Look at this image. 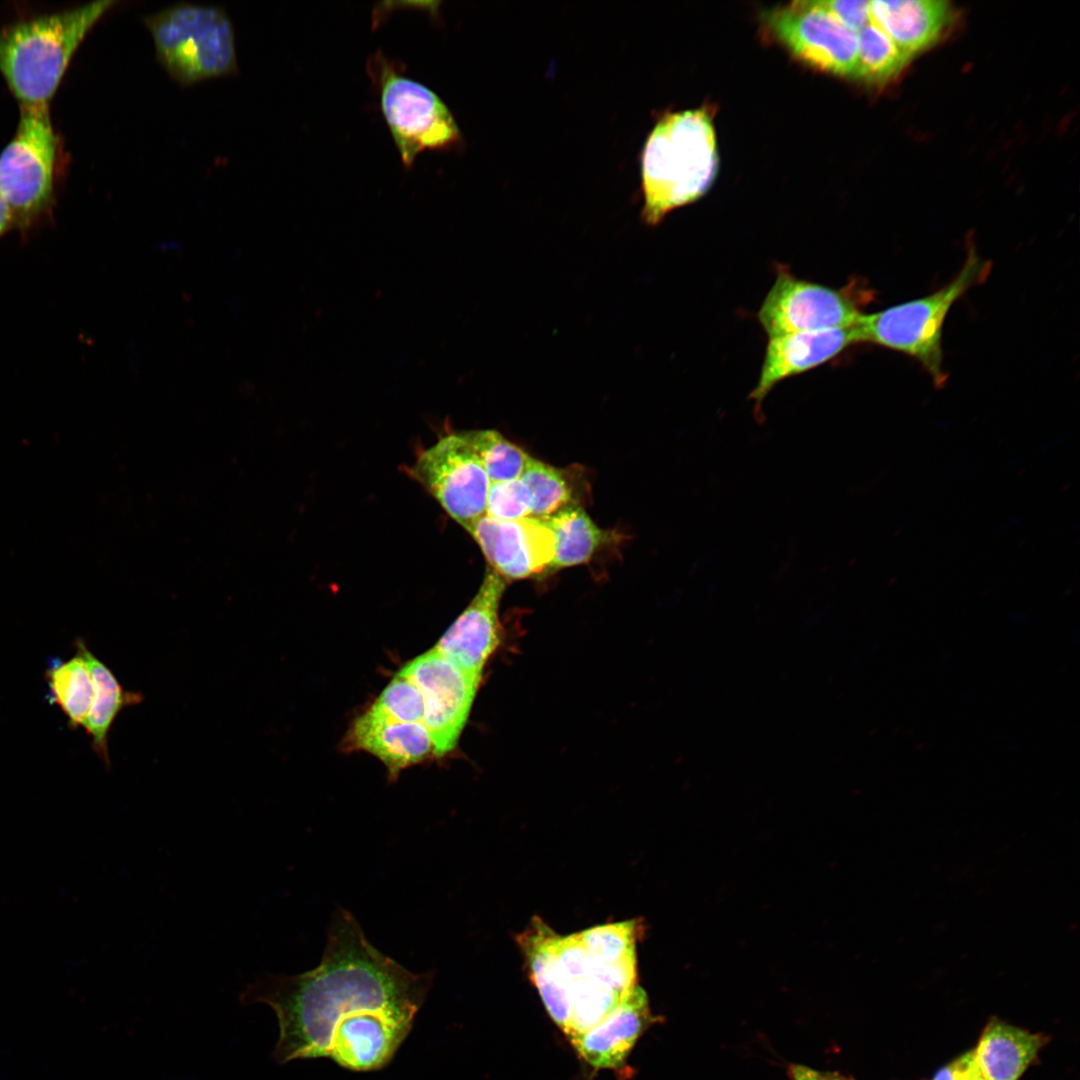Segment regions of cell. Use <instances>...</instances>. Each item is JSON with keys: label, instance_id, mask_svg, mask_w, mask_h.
Returning a JSON list of instances; mask_svg holds the SVG:
<instances>
[{"label": "cell", "instance_id": "obj_28", "mask_svg": "<svg viewBox=\"0 0 1080 1080\" xmlns=\"http://www.w3.org/2000/svg\"><path fill=\"white\" fill-rule=\"evenodd\" d=\"M812 2L855 32H858L871 22L870 1L820 0Z\"/></svg>", "mask_w": 1080, "mask_h": 1080}, {"label": "cell", "instance_id": "obj_12", "mask_svg": "<svg viewBox=\"0 0 1080 1080\" xmlns=\"http://www.w3.org/2000/svg\"><path fill=\"white\" fill-rule=\"evenodd\" d=\"M418 688L424 703L423 724L438 757L452 751L467 721L481 678L446 659L434 648L400 670Z\"/></svg>", "mask_w": 1080, "mask_h": 1080}, {"label": "cell", "instance_id": "obj_30", "mask_svg": "<svg viewBox=\"0 0 1080 1080\" xmlns=\"http://www.w3.org/2000/svg\"><path fill=\"white\" fill-rule=\"evenodd\" d=\"M789 1072L793 1080H849L837 1073L820 1072L804 1065H791Z\"/></svg>", "mask_w": 1080, "mask_h": 1080}, {"label": "cell", "instance_id": "obj_9", "mask_svg": "<svg viewBox=\"0 0 1080 1080\" xmlns=\"http://www.w3.org/2000/svg\"><path fill=\"white\" fill-rule=\"evenodd\" d=\"M874 297L861 279L840 288L802 279L778 264L773 285L758 311L768 338L805 331L852 327Z\"/></svg>", "mask_w": 1080, "mask_h": 1080}, {"label": "cell", "instance_id": "obj_22", "mask_svg": "<svg viewBox=\"0 0 1080 1080\" xmlns=\"http://www.w3.org/2000/svg\"><path fill=\"white\" fill-rule=\"evenodd\" d=\"M49 699L57 704L71 728L83 727L92 706L94 686L82 655L56 661L46 671Z\"/></svg>", "mask_w": 1080, "mask_h": 1080}, {"label": "cell", "instance_id": "obj_6", "mask_svg": "<svg viewBox=\"0 0 1080 1080\" xmlns=\"http://www.w3.org/2000/svg\"><path fill=\"white\" fill-rule=\"evenodd\" d=\"M142 19L158 61L179 84L237 73L234 27L223 7L179 2Z\"/></svg>", "mask_w": 1080, "mask_h": 1080}, {"label": "cell", "instance_id": "obj_4", "mask_svg": "<svg viewBox=\"0 0 1080 1080\" xmlns=\"http://www.w3.org/2000/svg\"><path fill=\"white\" fill-rule=\"evenodd\" d=\"M116 3L93 1L0 30V73L20 106L49 105L78 46Z\"/></svg>", "mask_w": 1080, "mask_h": 1080}, {"label": "cell", "instance_id": "obj_11", "mask_svg": "<svg viewBox=\"0 0 1080 1080\" xmlns=\"http://www.w3.org/2000/svg\"><path fill=\"white\" fill-rule=\"evenodd\" d=\"M775 37L800 60L824 72L854 77L858 34L812 1L764 14Z\"/></svg>", "mask_w": 1080, "mask_h": 1080}, {"label": "cell", "instance_id": "obj_20", "mask_svg": "<svg viewBox=\"0 0 1080 1080\" xmlns=\"http://www.w3.org/2000/svg\"><path fill=\"white\" fill-rule=\"evenodd\" d=\"M75 647L76 652L80 653L86 662L94 686L92 706L83 728L91 737L95 753L109 767V731L119 713L125 707L142 702L143 695L140 692L126 691L114 673L92 653L83 639H76Z\"/></svg>", "mask_w": 1080, "mask_h": 1080}, {"label": "cell", "instance_id": "obj_19", "mask_svg": "<svg viewBox=\"0 0 1080 1080\" xmlns=\"http://www.w3.org/2000/svg\"><path fill=\"white\" fill-rule=\"evenodd\" d=\"M1046 1040L1041 1033L991 1021L973 1050L980 1076L983 1080H1019Z\"/></svg>", "mask_w": 1080, "mask_h": 1080}, {"label": "cell", "instance_id": "obj_27", "mask_svg": "<svg viewBox=\"0 0 1080 1080\" xmlns=\"http://www.w3.org/2000/svg\"><path fill=\"white\" fill-rule=\"evenodd\" d=\"M532 495L521 479L490 484L485 515L503 521L521 520L531 515Z\"/></svg>", "mask_w": 1080, "mask_h": 1080}, {"label": "cell", "instance_id": "obj_26", "mask_svg": "<svg viewBox=\"0 0 1080 1080\" xmlns=\"http://www.w3.org/2000/svg\"><path fill=\"white\" fill-rule=\"evenodd\" d=\"M369 709L400 722H422L424 715L420 691L401 671L394 676Z\"/></svg>", "mask_w": 1080, "mask_h": 1080}, {"label": "cell", "instance_id": "obj_1", "mask_svg": "<svg viewBox=\"0 0 1080 1080\" xmlns=\"http://www.w3.org/2000/svg\"><path fill=\"white\" fill-rule=\"evenodd\" d=\"M433 978L432 971L413 973L381 953L353 915L338 907L318 966L298 975L258 976L239 1000L274 1010L277 1063L329 1058L345 1069L368 1072L393 1059Z\"/></svg>", "mask_w": 1080, "mask_h": 1080}, {"label": "cell", "instance_id": "obj_32", "mask_svg": "<svg viewBox=\"0 0 1080 1080\" xmlns=\"http://www.w3.org/2000/svg\"><path fill=\"white\" fill-rule=\"evenodd\" d=\"M974 1080H983V1079H982V1077H981V1076L979 1075V1076H977V1077H976V1078H975Z\"/></svg>", "mask_w": 1080, "mask_h": 1080}, {"label": "cell", "instance_id": "obj_8", "mask_svg": "<svg viewBox=\"0 0 1080 1080\" xmlns=\"http://www.w3.org/2000/svg\"><path fill=\"white\" fill-rule=\"evenodd\" d=\"M57 147L49 105L20 106L16 132L0 153V195L14 226L31 227L50 208Z\"/></svg>", "mask_w": 1080, "mask_h": 1080}, {"label": "cell", "instance_id": "obj_5", "mask_svg": "<svg viewBox=\"0 0 1080 1080\" xmlns=\"http://www.w3.org/2000/svg\"><path fill=\"white\" fill-rule=\"evenodd\" d=\"M991 266L975 248H967L963 266L945 286L923 297L863 314L855 325L858 342L912 357L937 387L942 386L947 379L942 347L945 319L966 292L988 277Z\"/></svg>", "mask_w": 1080, "mask_h": 1080}, {"label": "cell", "instance_id": "obj_14", "mask_svg": "<svg viewBox=\"0 0 1080 1080\" xmlns=\"http://www.w3.org/2000/svg\"><path fill=\"white\" fill-rule=\"evenodd\" d=\"M857 343L855 325L769 338L758 381L748 396L756 421L764 422L763 402L778 383L829 362Z\"/></svg>", "mask_w": 1080, "mask_h": 1080}, {"label": "cell", "instance_id": "obj_24", "mask_svg": "<svg viewBox=\"0 0 1080 1080\" xmlns=\"http://www.w3.org/2000/svg\"><path fill=\"white\" fill-rule=\"evenodd\" d=\"M491 483L521 477L529 455L495 430L463 431Z\"/></svg>", "mask_w": 1080, "mask_h": 1080}, {"label": "cell", "instance_id": "obj_10", "mask_svg": "<svg viewBox=\"0 0 1080 1080\" xmlns=\"http://www.w3.org/2000/svg\"><path fill=\"white\" fill-rule=\"evenodd\" d=\"M410 473L462 527L485 515L491 481L463 431L424 450Z\"/></svg>", "mask_w": 1080, "mask_h": 1080}, {"label": "cell", "instance_id": "obj_25", "mask_svg": "<svg viewBox=\"0 0 1080 1080\" xmlns=\"http://www.w3.org/2000/svg\"><path fill=\"white\" fill-rule=\"evenodd\" d=\"M520 478L532 495L530 517L545 519L574 504L572 490L564 473L547 463L530 456Z\"/></svg>", "mask_w": 1080, "mask_h": 1080}, {"label": "cell", "instance_id": "obj_23", "mask_svg": "<svg viewBox=\"0 0 1080 1080\" xmlns=\"http://www.w3.org/2000/svg\"><path fill=\"white\" fill-rule=\"evenodd\" d=\"M858 54L854 78L882 83L895 77L911 56L873 21L857 32Z\"/></svg>", "mask_w": 1080, "mask_h": 1080}, {"label": "cell", "instance_id": "obj_13", "mask_svg": "<svg viewBox=\"0 0 1080 1080\" xmlns=\"http://www.w3.org/2000/svg\"><path fill=\"white\" fill-rule=\"evenodd\" d=\"M463 528L479 545L489 567L505 580L541 574L554 556L555 538L543 519L503 521L483 515Z\"/></svg>", "mask_w": 1080, "mask_h": 1080}, {"label": "cell", "instance_id": "obj_18", "mask_svg": "<svg viewBox=\"0 0 1080 1080\" xmlns=\"http://www.w3.org/2000/svg\"><path fill=\"white\" fill-rule=\"evenodd\" d=\"M871 21L909 56L941 35L949 18L946 2L938 0L870 1Z\"/></svg>", "mask_w": 1080, "mask_h": 1080}, {"label": "cell", "instance_id": "obj_21", "mask_svg": "<svg viewBox=\"0 0 1080 1080\" xmlns=\"http://www.w3.org/2000/svg\"><path fill=\"white\" fill-rule=\"evenodd\" d=\"M555 538L554 556L547 570L586 563L605 538L604 532L577 504L566 506L543 519Z\"/></svg>", "mask_w": 1080, "mask_h": 1080}, {"label": "cell", "instance_id": "obj_29", "mask_svg": "<svg viewBox=\"0 0 1080 1080\" xmlns=\"http://www.w3.org/2000/svg\"><path fill=\"white\" fill-rule=\"evenodd\" d=\"M979 1075L972 1050L943 1066L932 1080H974Z\"/></svg>", "mask_w": 1080, "mask_h": 1080}, {"label": "cell", "instance_id": "obj_15", "mask_svg": "<svg viewBox=\"0 0 1080 1080\" xmlns=\"http://www.w3.org/2000/svg\"><path fill=\"white\" fill-rule=\"evenodd\" d=\"M505 586V579L487 567L477 594L434 647L478 678L500 642L498 610Z\"/></svg>", "mask_w": 1080, "mask_h": 1080}, {"label": "cell", "instance_id": "obj_31", "mask_svg": "<svg viewBox=\"0 0 1080 1080\" xmlns=\"http://www.w3.org/2000/svg\"><path fill=\"white\" fill-rule=\"evenodd\" d=\"M13 226L11 211L0 195V235Z\"/></svg>", "mask_w": 1080, "mask_h": 1080}, {"label": "cell", "instance_id": "obj_17", "mask_svg": "<svg viewBox=\"0 0 1080 1080\" xmlns=\"http://www.w3.org/2000/svg\"><path fill=\"white\" fill-rule=\"evenodd\" d=\"M649 1019L647 994L636 985L604 1019L569 1041L591 1066L617 1068L623 1064Z\"/></svg>", "mask_w": 1080, "mask_h": 1080}, {"label": "cell", "instance_id": "obj_16", "mask_svg": "<svg viewBox=\"0 0 1080 1080\" xmlns=\"http://www.w3.org/2000/svg\"><path fill=\"white\" fill-rule=\"evenodd\" d=\"M343 746L346 751L374 755L385 765L391 780L403 769L435 755L433 740L422 722L391 720L371 709L352 722Z\"/></svg>", "mask_w": 1080, "mask_h": 1080}, {"label": "cell", "instance_id": "obj_2", "mask_svg": "<svg viewBox=\"0 0 1080 1080\" xmlns=\"http://www.w3.org/2000/svg\"><path fill=\"white\" fill-rule=\"evenodd\" d=\"M639 920L557 934L536 917L518 936L528 975L568 1039L604 1019L636 986Z\"/></svg>", "mask_w": 1080, "mask_h": 1080}, {"label": "cell", "instance_id": "obj_3", "mask_svg": "<svg viewBox=\"0 0 1080 1080\" xmlns=\"http://www.w3.org/2000/svg\"><path fill=\"white\" fill-rule=\"evenodd\" d=\"M717 170L710 111L702 107L665 114L642 151L643 221L657 225L672 210L701 198Z\"/></svg>", "mask_w": 1080, "mask_h": 1080}, {"label": "cell", "instance_id": "obj_7", "mask_svg": "<svg viewBox=\"0 0 1080 1080\" xmlns=\"http://www.w3.org/2000/svg\"><path fill=\"white\" fill-rule=\"evenodd\" d=\"M367 73L407 168L424 150L461 145L462 135L447 105L435 92L406 77L402 64L377 51L368 58Z\"/></svg>", "mask_w": 1080, "mask_h": 1080}]
</instances>
